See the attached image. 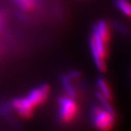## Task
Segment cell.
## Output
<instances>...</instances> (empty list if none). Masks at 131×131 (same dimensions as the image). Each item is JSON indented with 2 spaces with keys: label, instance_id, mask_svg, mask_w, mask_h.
Wrapping results in <instances>:
<instances>
[{
  "label": "cell",
  "instance_id": "obj_3",
  "mask_svg": "<svg viewBox=\"0 0 131 131\" xmlns=\"http://www.w3.org/2000/svg\"><path fill=\"white\" fill-rule=\"evenodd\" d=\"M50 93V88L48 85L43 84L37 89L33 90L28 95V100L36 108L44 103Z\"/></svg>",
  "mask_w": 131,
  "mask_h": 131
},
{
  "label": "cell",
  "instance_id": "obj_1",
  "mask_svg": "<svg viewBox=\"0 0 131 131\" xmlns=\"http://www.w3.org/2000/svg\"><path fill=\"white\" fill-rule=\"evenodd\" d=\"M93 121L97 128L101 130H108L114 125L113 112L107 109L96 108L93 112Z\"/></svg>",
  "mask_w": 131,
  "mask_h": 131
},
{
  "label": "cell",
  "instance_id": "obj_8",
  "mask_svg": "<svg viewBox=\"0 0 131 131\" xmlns=\"http://www.w3.org/2000/svg\"><path fill=\"white\" fill-rule=\"evenodd\" d=\"M20 7L25 9H31L35 6V1L34 0H16Z\"/></svg>",
  "mask_w": 131,
  "mask_h": 131
},
{
  "label": "cell",
  "instance_id": "obj_9",
  "mask_svg": "<svg viewBox=\"0 0 131 131\" xmlns=\"http://www.w3.org/2000/svg\"><path fill=\"white\" fill-rule=\"evenodd\" d=\"M4 24H5V15H3V13H0V31L3 28Z\"/></svg>",
  "mask_w": 131,
  "mask_h": 131
},
{
  "label": "cell",
  "instance_id": "obj_5",
  "mask_svg": "<svg viewBox=\"0 0 131 131\" xmlns=\"http://www.w3.org/2000/svg\"><path fill=\"white\" fill-rule=\"evenodd\" d=\"M95 28L98 31L99 36L102 39L103 42L106 44L108 42V39H109V34L108 31V27L106 24L104 22H102V21L99 22L98 25L95 26Z\"/></svg>",
  "mask_w": 131,
  "mask_h": 131
},
{
  "label": "cell",
  "instance_id": "obj_7",
  "mask_svg": "<svg viewBox=\"0 0 131 131\" xmlns=\"http://www.w3.org/2000/svg\"><path fill=\"white\" fill-rule=\"evenodd\" d=\"M98 87L101 91V94L103 97L106 99H111L112 98V93L111 91L108 88L107 83L106 82V81L103 80H98Z\"/></svg>",
  "mask_w": 131,
  "mask_h": 131
},
{
  "label": "cell",
  "instance_id": "obj_4",
  "mask_svg": "<svg viewBox=\"0 0 131 131\" xmlns=\"http://www.w3.org/2000/svg\"><path fill=\"white\" fill-rule=\"evenodd\" d=\"M15 108L22 117L28 118L32 115L34 107L27 98H17L13 101Z\"/></svg>",
  "mask_w": 131,
  "mask_h": 131
},
{
  "label": "cell",
  "instance_id": "obj_2",
  "mask_svg": "<svg viewBox=\"0 0 131 131\" xmlns=\"http://www.w3.org/2000/svg\"><path fill=\"white\" fill-rule=\"evenodd\" d=\"M60 116L64 122H71L78 112V106L71 98L63 97L60 99Z\"/></svg>",
  "mask_w": 131,
  "mask_h": 131
},
{
  "label": "cell",
  "instance_id": "obj_6",
  "mask_svg": "<svg viewBox=\"0 0 131 131\" xmlns=\"http://www.w3.org/2000/svg\"><path fill=\"white\" fill-rule=\"evenodd\" d=\"M116 4L118 8L122 11L127 16H130L131 13V8L130 3L127 0H117Z\"/></svg>",
  "mask_w": 131,
  "mask_h": 131
}]
</instances>
